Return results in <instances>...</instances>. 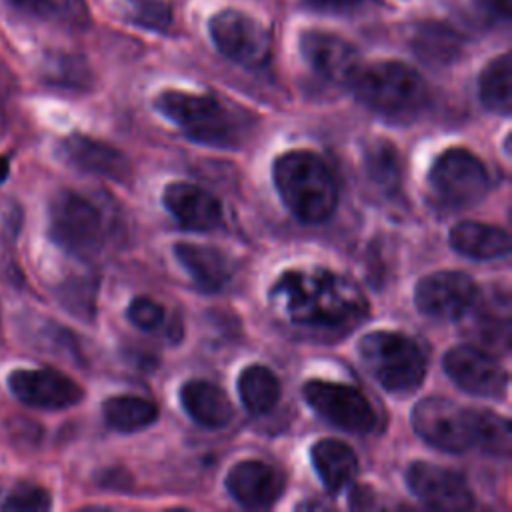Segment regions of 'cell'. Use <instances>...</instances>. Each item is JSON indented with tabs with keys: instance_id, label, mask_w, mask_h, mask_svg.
Wrapping results in <instances>:
<instances>
[{
	"instance_id": "obj_6",
	"label": "cell",
	"mask_w": 512,
	"mask_h": 512,
	"mask_svg": "<svg viewBox=\"0 0 512 512\" xmlns=\"http://www.w3.org/2000/svg\"><path fill=\"white\" fill-rule=\"evenodd\" d=\"M50 236L72 256L90 258L104 244V216L94 202L74 190L58 192L50 202Z\"/></svg>"
},
{
	"instance_id": "obj_5",
	"label": "cell",
	"mask_w": 512,
	"mask_h": 512,
	"mask_svg": "<svg viewBox=\"0 0 512 512\" xmlns=\"http://www.w3.org/2000/svg\"><path fill=\"white\" fill-rule=\"evenodd\" d=\"M358 356L372 378L388 392H412L426 376V356L404 332L372 330L358 340Z\"/></svg>"
},
{
	"instance_id": "obj_9",
	"label": "cell",
	"mask_w": 512,
	"mask_h": 512,
	"mask_svg": "<svg viewBox=\"0 0 512 512\" xmlns=\"http://www.w3.org/2000/svg\"><path fill=\"white\" fill-rule=\"evenodd\" d=\"M208 30L212 42L228 60L246 68L268 64L272 54V34L252 16L226 8L210 18Z\"/></svg>"
},
{
	"instance_id": "obj_2",
	"label": "cell",
	"mask_w": 512,
	"mask_h": 512,
	"mask_svg": "<svg viewBox=\"0 0 512 512\" xmlns=\"http://www.w3.org/2000/svg\"><path fill=\"white\" fill-rule=\"evenodd\" d=\"M284 206L304 224L326 222L338 204V188L326 160L310 150L280 154L272 166Z\"/></svg>"
},
{
	"instance_id": "obj_18",
	"label": "cell",
	"mask_w": 512,
	"mask_h": 512,
	"mask_svg": "<svg viewBox=\"0 0 512 512\" xmlns=\"http://www.w3.org/2000/svg\"><path fill=\"white\" fill-rule=\"evenodd\" d=\"M60 150L72 166L84 172L110 178L116 182H126L130 176L128 158L114 146L94 140L90 136H84V134L66 136L60 142Z\"/></svg>"
},
{
	"instance_id": "obj_35",
	"label": "cell",
	"mask_w": 512,
	"mask_h": 512,
	"mask_svg": "<svg viewBox=\"0 0 512 512\" xmlns=\"http://www.w3.org/2000/svg\"><path fill=\"white\" fill-rule=\"evenodd\" d=\"M374 498L376 496H374L372 488H368V486H354L350 490L348 502H350L352 508H372L374 506Z\"/></svg>"
},
{
	"instance_id": "obj_30",
	"label": "cell",
	"mask_w": 512,
	"mask_h": 512,
	"mask_svg": "<svg viewBox=\"0 0 512 512\" xmlns=\"http://www.w3.org/2000/svg\"><path fill=\"white\" fill-rule=\"evenodd\" d=\"M52 506L50 492L38 484L32 482H20L16 484L6 500L2 502L4 510H24V512H40L48 510Z\"/></svg>"
},
{
	"instance_id": "obj_17",
	"label": "cell",
	"mask_w": 512,
	"mask_h": 512,
	"mask_svg": "<svg viewBox=\"0 0 512 512\" xmlns=\"http://www.w3.org/2000/svg\"><path fill=\"white\" fill-rule=\"evenodd\" d=\"M164 208L184 230L208 232L222 224L220 200L204 188L190 182H172L162 194Z\"/></svg>"
},
{
	"instance_id": "obj_33",
	"label": "cell",
	"mask_w": 512,
	"mask_h": 512,
	"mask_svg": "<svg viewBox=\"0 0 512 512\" xmlns=\"http://www.w3.org/2000/svg\"><path fill=\"white\" fill-rule=\"evenodd\" d=\"M478 12L492 22H508L512 14L510 0H474Z\"/></svg>"
},
{
	"instance_id": "obj_8",
	"label": "cell",
	"mask_w": 512,
	"mask_h": 512,
	"mask_svg": "<svg viewBox=\"0 0 512 512\" xmlns=\"http://www.w3.org/2000/svg\"><path fill=\"white\" fill-rule=\"evenodd\" d=\"M414 432L444 452H466L476 446V408L442 398H422L412 408Z\"/></svg>"
},
{
	"instance_id": "obj_23",
	"label": "cell",
	"mask_w": 512,
	"mask_h": 512,
	"mask_svg": "<svg viewBox=\"0 0 512 512\" xmlns=\"http://www.w3.org/2000/svg\"><path fill=\"white\" fill-rule=\"evenodd\" d=\"M472 316V332L488 346L506 352L510 346V304L506 294L480 298L468 308ZM466 312V314H468Z\"/></svg>"
},
{
	"instance_id": "obj_21",
	"label": "cell",
	"mask_w": 512,
	"mask_h": 512,
	"mask_svg": "<svg viewBox=\"0 0 512 512\" xmlns=\"http://www.w3.org/2000/svg\"><path fill=\"white\" fill-rule=\"evenodd\" d=\"M180 402L186 414L204 428H222L234 414L226 392L208 380H188L180 388Z\"/></svg>"
},
{
	"instance_id": "obj_26",
	"label": "cell",
	"mask_w": 512,
	"mask_h": 512,
	"mask_svg": "<svg viewBox=\"0 0 512 512\" xmlns=\"http://www.w3.org/2000/svg\"><path fill=\"white\" fill-rule=\"evenodd\" d=\"M414 52L428 64L446 66L452 64L462 50L460 36L446 24L440 22H424L418 26L414 40Z\"/></svg>"
},
{
	"instance_id": "obj_12",
	"label": "cell",
	"mask_w": 512,
	"mask_h": 512,
	"mask_svg": "<svg viewBox=\"0 0 512 512\" xmlns=\"http://www.w3.org/2000/svg\"><path fill=\"white\" fill-rule=\"evenodd\" d=\"M444 372L452 382L474 396H504L508 374L500 362L480 346L460 344L444 354Z\"/></svg>"
},
{
	"instance_id": "obj_11",
	"label": "cell",
	"mask_w": 512,
	"mask_h": 512,
	"mask_svg": "<svg viewBox=\"0 0 512 512\" xmlns=\"http://www.w3.org/2000/svg\"><path fill=\"white\" fill-rule=\"evenodd\" d=\"M478 296L476 282L458 270L432 272L418 280L414 288L416 308L440 320H454L466 316L468 308Z\"/></svg>"
},
{
	"instance_id": "obj_32",
	"label": "cell",
	"mask_w": 512,
	"mask_h": 512,
	"mask_svg": "<svg viewBox=\"0 0 512 512\" xmlns=\"http://www.w3.org/2000/svg\"><path fill=\"white\" fill-rule=\"evenodd\" d=\"M12 10L32 18H54L62 6L58 0H4Z\"/></svg>"
},
{
	"instance_id": "obj_20",
	"label": "cell",
	"mask_w": 512,
	"mask_h": 512,
	"mask_svg": "<svg viewBox=\"0 0 512 512\" xmlns=\"http://www.w3.org/2000/svg\"><path fill=\"white\" fill-rule=\"evenodd\" d=\"M450 246L474 260H496L510 254V234L498 226L476 220H462L448 234Z\"/></svg>"
},
{
	"instance_id": "obj_7",
	"label": "cell",
	"mask_w": 512,
	"mask_h": 512,
	"mask_svg": "<svg viewBox=\"0 0 512 512\" xmlns=\"http://www.w3.org/2000/svg\"><path fill=\"white\" fill-rule=\"evenodd\" d=\"M428 182L438 202L450 210H466L490 190L484 162L466 148H448L438 154L430 166Z\"/></svg>"
},
{
	"instance_id": "obj_29",
	"label": "cell",
	"mask_w": 512,
	"mask_h": 512,
	"mask_svg": "<svg viewBox=\"0 0 512 512\" xmlns=\"http://www.w3.org/2000/svg\"><path fill=\"white\" fill-rule=\"evenodd\" d=\"M476 446L496 456H508L512 448V430L508 418L476 408Z\"/></svg>"
},
{
	"instance_id": "obj_25",
	"label": "cell",
	"mask_w": 512,
	"mask_h": 512,
	"mask_svg": "<svg viewBox=\"0 0 512 512\" xmlns=\"http://www.w3.org/2000/svg\"><path fill=\"white\" fill-rule=\"evenodd\" d=\"M102 414L108 426L118 432H136L158 420V406L142 396L120 394L102 404Z\"/></svg>"
},
{
	"instance_id": "obj_16",
	"label": "cell",
	"mask_w": 512,
	"mask_h": 512,
	"mask_svg": "<svg viewBox=\"0 0 512 512\" xmlns=\"http://www.w3.org/2000/svg\"><path fill=\"white\" fill-rule=\"evenodd\" d=\"M226 490L246 508H270L284 492V476L262 460H242L226 474Z\"/></svg>"
},
{
	"instance_id": "obj_28",
	"label": "cell",
	"mask_w": 512,
	"mask_h": 512,
	"mask_svg": "<svg viewBox=\"0 0 512 512\" xmlns=\"http://www.w3.org/2000/svg\"><path fill=\"white\" fill-rule=\"evenodd\" d=\"M364 168L374 186H378L386 194H394L400 188L402 172H400V158L396 148L386 142L378 140L366 146L364 154Z\"/></svg>"
},
{
	"instance_id": "obj_36",
	"label": "cell",
	"mask_w": 512,
	"mask_h": 512,
	"mask_svg": "<svg viewBox=\"0 0 512 512\" xmlns=\"http://www.w3.org/2000/svg\"><path fill=\"white\" fill-rule=\"evenodd\" d=\"M8 174H10V162L4 156H0V184L8 178Z\"/></svg>"
},
{
	"instance_id": "obj_22",
	"label": "cell",
	"mask_w": 512,
	"mask_h": 512,
	"mask_svg": "<svg viewBox=\"0 0 512 512\" xmlns=\"http://www.w3.org/2000/svg\"><path fill=\"white\" fill-rule=\"evenodd\" d=\"M310 458L316 474L328 492L342 490L358 470V458L354 450L336 438H324L314 442Z\"/></svg>"
},
{
	"instance_id": "obj_15",
	"label": "cell",
	"mask_w": 512,
	"mask_h": 512,
	"mask_svg": "<svg viewBox=\"0 0 512 512\" xmlns=\"http://www.w3.org/2000/svg\"><path fill=\"white\" fill-rule=\"evenodd\" d=\"M300 52L318 76L334 84H350L352 76L360 68L356 48L348 40L332 32H302Z\"/></svg>"
},
{
	"instance_id": "obj_4",
	"label": "cell",
	"mask_w": 512,
	"mask_h": 512,
	"mask_svg": "<svg viewBox=\"0 0 512 512\" xmlns=\"http://www.w3.org/2000/svg\"><path fill=\"white\" fill-rule=\"evenodd\" d=\"M154 106L188 138L200 144L236 148L248 130L242 114L212 94L164 90L154 98Z\"/></svg>"
},
{
	"instance_id": "obj_3",
	"label": "cell",
	"mask_w": 512,
	"mask_h": 512,
	"mask_svg": "<svg viewBox=\"0 0 512 512\" xmlns=\"http://www.w3.org/2000/svg\"><path fill=\"white\" fill-rule=\"evenodd\" d=\"M350 86L366 108L392 122H410L428 104L424 78L412 66L396 60L360 66Z\"/></svg>"
},
{
	"instance_id": "obj_1",
	"label": "cell",
	"mask_w": 512,
	"mask_h": 512,
	"mask_svg": "<svg viewBox=\"0 0 512 512\" xmlns=\"http://www.w3.org/2000/svg\"><path fill=\"white\" fill-rule=\"evenodd\" d=\"M270 302L292 324L318 330L352 328L368 314L356 282L322 268L282 272L270 286Z\"/></svg>"
},
{
	"instance_id": "obj_24",
	"label": "cell",
	"mask_w": 512,
	"mask_h": 512,
	"mask_svg": "<svg viewBox=\"0 0 512 512\" xmlns=\"http://www.w3.org/2000/svg\"><path fill=\"white\" fill-rule=\"evenodd\" d=\"M238 394L250 414L270 412L282 394L278 376L264 364H250L238 376Z\"/></svg>"
},
{
	"instance_id": "obj_19",
	"label": "cell",
	"mask_w": 512,
	"mask_h": 512,
	"mask_svg": "<svg viewBox=\"0 0 512 512\" xmlns=\"http://www.w3.org/2000/svg\"><path fill=\"white\" fill-rule=\"evenodd\" d=\"M176 260L184 266V270L192 276V280L208 292H218L222 290L232 274L234 266L230 258L212 246L204 244H188V242H178L174 246Z\"/></svg>"
},
{
	"instance_id": "obj_31",
	"label": "cell",
	"mask_w": 512,
	"mask_h": 512,
	"mask_svg": "<svg viewBox=\"0 0 512 512\" xmlns=\"http://www.w3.org/2000/svg\"><path fill=\"white\" fill-rule=\"evenodd\" d=\"M126 316L136 328L144 332H154L164 324L166 312H164V306L158 304L156 300L148 296H136L130 300Z\"/></svg>"
},
{
	"instance_id": "obj_27",
	"label": "cell",
	"mask_w": 512,
	"mask_h": 512,
	"mask_svg": "<svg viewBox=\"0 0 512 512\" xmlns=\"http://www.w3.org/2000/svg\"><path fill=\"white\" fill-rule=\"evenodd\" d=\"M510 80H512V64L510 54H502L494 58L478 78V94L482 104L498 114H510L512 110V92H510Z\"/></svg>"
},
{
	"instance_id": "obj_14",
	"label": "cell",
	"mask_w": 512,
	"mask_h": 512,
	"mask_svg": "<svg viewBox=\"0 0 512 512\" xmlns=\"http://www.w3.org/2000/svg\"><path fill=\"white\" fill-rule=\"evenodd\" d=\"M406 484L410 492L430 508L436 510H468L474 504L472 490L464 476L454 470L414 462L406 470Z\"/></svg>"
},
{
	"instance_id": "obj_34",
	"label": "cell",
	"mask_w": 512,
	"mask_h": 512,
	"mask_svg": "<svg viewBox=\"0 0 512 512\" xmlns=\"http://www.w3.org/2000/svg\"><path fill=\"white\" fill-rule=\"evenodd\" d=\"M310 8L320 10V12H336V14H344V12H352L356 10L362 0H304Z\"/></svg>"
},
{
	"instance_id": "obj_10",
	"label": "cell",
	"mask_w": 512,
	"mask_h": 512,
	"mask_svg": "<svg viewBox=\"0 0 512 512\" xmlns=\"http://www.w3.org/2000/svg\"><path fill=\"white\" fill-rule=\"evenodd\" d=\"M302 394L318 416L342 430L364 434L376 424L372 404L356 386L330 380H308Z\"/></svg>"
},
{
	"instance_id": "obj_13",
	"label": "cell",
	"mask_w": 512,
	"mask_h": 512,
	"mask_svg": "<svg viewBox=\"0 0 512 512\" xmlns=\"http://www.w3.org/2000/svg\"><path fill=\"white\" fill-rule=\"evenodd\" d=\"M10 392L24 404L46 410H62L82 400L84 390L60 370L20 368L8 376Z\"/></svg>"
}]
</instances>
